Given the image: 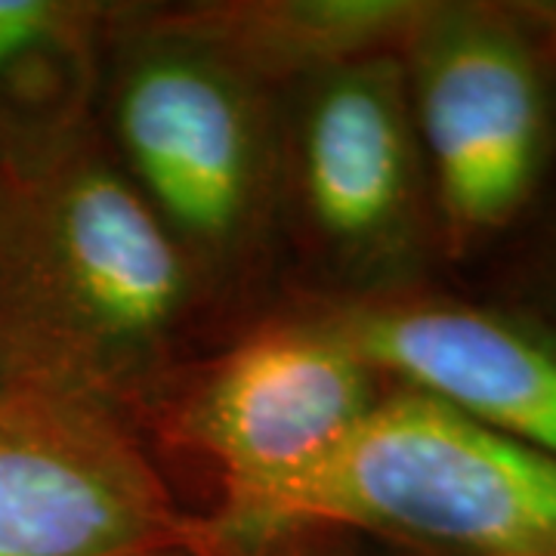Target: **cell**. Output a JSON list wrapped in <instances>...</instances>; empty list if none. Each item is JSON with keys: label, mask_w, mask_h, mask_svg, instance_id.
<instances>
[{"label": "cell", "mask_w": 556, "mask_h": 556, "mask_svg": "<svg viewBox=\"0 0 556 556\" xmlns=\"http://www.w3.org/2000/svg\"><path fill=\"white\" fill-rule=\"evenodd\" d=\"M199 276L90 121L0 189V353L13 387L146 415L182 371Z\"/></svg>", "instance_id": "6da1fadb"}, {"label": "cell", "mask_w": 556, "mask_h": 556, "mask_svg": "<svg viewBox=\"0 0 556 556\" xmlns=\"http://www.w3.org/2000/svg\"><path fill=\"white\" fill-rule=\"evenodd\" d=\"M100 90L109 149L199 276L229 294L281 214L278 97L161 13L115 7Z\"/></svg>", "instance_id": "7a4b0ae2"}, {"label": "cell", "mask_w": 556, "mask_h": 556, "mask_svg": "<svg viewBox=\"0 0 556 556\" xmlns=\"http://www.w3.org/2000/svg\"><path fill=\"white\" fill-rule=\"evenodd\" d=\"M303 529H356L439 556H556V457L387 387L334 455L260 510L236 556Z\"/></svg>", "instance_id": "3957f363"}, {"label": "cell", "mask_w": 556, "mask_h": 556, "mask_svg": "<svg viewBox=\"0 0 556 556\" xmlns=\"http://www.w3.org/2000/svg\"><path fill=\"white\" fill-rule=\"evenodd\" d=\"M383 383L309 306L182 368L142 417L167 448L217 473L223 504L211 526L226 556H236L260 510L338 452L387 393Z\"/></svg>", "instance_id": "277c9868"}, {"label": "cell", "mask_w": 556, "mask_h": 556, "mask_svg": "<svg viewBox=\"0 0 556 556\" xmlns=\"http://www.w3.org/2000/svg\"><path fill=\"white\" fill-rule=\"evenodd\" d=\"M281 93V211L340 281L331 298L387 291L420 217V146L399 53L346 62Z\"/></svg>", "instance_id": "5b68a950"}, {"label": "cell", "mask_w": 556, "mask_h": 556, "mask_svg": "<svg viewBox=\"0 0 556 556\" xmlns=\"http://www.w3.org/2000/svg\"><path fill=\"white\" fill-rule=\"evenodd\" d=\"M0 556H226L182 514L130 420L35 387L0 393Z\"/></svg>", "instance_id": "8992f818"}, {"label": "cell", "mask_w": 556, "mask_h": 556, "mask_svg": "<svg viewBox=\"0 0 556 556\" xmlns=\"http://www.w3.org/2000/svg\"><path fill=\"white\" fill-rule=\"evenodd\" d=\"M399 60L448 232H495L526 204L547 146V84L526 28L501 10L427 3Z\"/></svg>", "instance_id": "52a82bcc"}, {"label": "cell", "mask_w": 556, "mask_h": 556, "mask_svg": "<svg viewBox=\"0 0 556 556\" xmlns=\"http://www.w3.org/2000/svg\"><path fill=\"white\" fill-rule=\"evenodd\" d=\"M316 309L387 383L556 457V343L547 334L402 288L321 298Z\"/></svg>", "instance_id": "ba28073f"}, {"label": "cell", "mask_w": 556, "mask_h": 556, "mask_svg": "<svg viewBox=\"0 0 556 556\" xmlns=\"http://www.w3.org/2000/svg\"><path fill=\"white\" fill-rule=\"evenodd\" d=\"M112 3L0 0V179L93 121Z\"/></svg>", "instance_id": "9c48e42d"}, {"label": "cell", "mask_w": 556, "mask_h": 556, "mask_svg": "<svg viewBox=\"0 0 556 556\" xmlns=\"http://www.w3.org/2000/svg\"><path fill=\"white\" fill-rule=\"evenodd\" d=\"M427 3L420 0H217L161 13L214 47L266 90L316 78L346 62L399 53Z\"/></svg>", "instance_id": "30bf717a"}, {"label": "cell", "mask_w": 556, "mask_h": 556, "mask_svg": "<svg viewBox=\"0 0 556 556\" xmlns=\"http://www.w3.org/2000/svg\"><path fill=\"white\" fill-rule=\"evenodd\" d=\"M10 387H13V380H10L7 362H3V353H0V393H3V390H10Z\"/></svg>", "instance_id": "8fae6325"}, {"label": "cell", "mask_w": 556, "mask_h": 556, "mask_svg": "<svg viewBox=\"0 0 556 556\" xmlns=\"http://www.w3.org/2000/svg\"><path fill=\"white\" fill-rule=\"evenodd\" d=\"M0 189H3V179H0Z\"/></svg>", "instance_id": "7c38bea8"}]
</instances>
